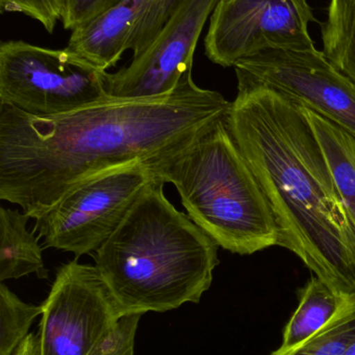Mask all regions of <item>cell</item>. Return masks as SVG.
Returning a JSON list of instances; mask_svg holds the SVG:
<instances>
[{
    "mask_svg": "<svg viewBox=\"0 0 355 355\" xmlns=\"http://www.w3.org/2000/svg\"><path fill=\"white\" fill-rule=\"evenodd\" d=\"M231 102L191 72L150 99H110L52 116L0 105V198L37 219L69 190L106 171L151 166L229 114Z\"/></svg>",
    "mask_w": 355,
    "mask_h": 355,
    "instance_id": "1",
    "label": "cell"
},
{
    "mask_svg": "<svg viewBox=\"0 0 355 355\" xmlns=\"http://www.w3.org/2000/svg\"><path fill=\"white\" fill-rule=\"evenodd\" d=\"M229 130L274 215L279 246L333 291L355 295V229L304 108L236 70Z\"/></svg>",
    "mask_w": 355,
    "mask_h": 355,
    "instance_id": "2",
    "label": "cell"
},
{
    "mask_svg": "<svg viewBox=\"0 0 355 355\" xmlns=\"http://www.w3.org/2000/svg\"><path fill=\"white\" fill-rule=\"evenodd\" d=\"M165 184L154 178L91 254L120 316L198 304L220 262L219 244L167 200Z\"/></svg>",
    "mask_w": 355,
    "mask_h": 355,
    "instance_id": "3",
    "label": "cell"
},
{
    "mask_svg": "<svg viewBox=\"0 0 355 355\" xmlns=\"http://www.w3.org/2000/svg\"><path fill=\"white\" fill-rule=\"evenodd\" d=\"M226 116L150 168L158 179L175 186L190 218L220 248L248 256L279 246V233Z\"/></svg>",
    "mask_w": 355,
    "mask_h": 355,
    "instance_id": "4",
    "label": "cell"
},
{
    "mask_svg": "<svg viewBox=\"0 0 355 355\" xmlns=\"http://www.w3.org/2000/svg\"><path fill=\"white\" fill-rule=\"evenodd\" d=\"M106 74L68 47L2 42L0 105L37 116L67 114L110 99Z\"/></svg>",
    "mask_w": 355,
    "mask_h": 355,
    "instance_id": "5",
    "label": "cell"
},
{
    "mask_svg": "<svg viewBox=\"0 0 355 355\" xmlns=\"http://www.w3.org/2000/svg\"><path fill=\"white\" fill-rule=\"evenodd\" d=\"M154 178L145 164L90 178L35 219L33 231L43 238L45 248L71 252L76 258L92 254L118 229Z\"/></svg>",
    "mask_w": 355,
    "mask_h": 355,
    "instance_id": "6",
    "label": "cell"
},
{
    "mask_svg": "<svg viewBox=\"0 0 355 355\" xmlns=\"http://www.w3.org/2000/svg\"><path fill=\"white\" fill-rule=\"evenodd\" d=\"M306 0H219L204 39L206 55L223 68L272 48L308 49L315 43Z\"/></svg>",
    "mask_w": 355,
    "mask_h": 355,
    "instance_id": "7",
    "label": "cell"
},
{
    "mask_svg": "<svg viewBox=\"0 0 355 355\" xmlns=\"http://www.w3.org/2000/svg\"><path fill=\"white\" fill-rule=\"evenodd\" d=\"M42 310V355H90L121 317L95 265L79 258L56 270Z\"/></svg>",
    "mask_w": 355,
    "mask_h": 355,
    "instance_id": "8",
    "label": "cell"
},
{
    "mask_svg": "<svg viewBox=\"0 0 355 355\" xmlns=\"http://www.w3.org/2000/svg\"><path fill=\"white\" fill-rule=\"evenodd\" d=\"M235 70L324 116L355 137V83L316 47L265 50L238 62Z\"/></svg>",
    "mask_w": 355,
    "mask_h": 355,
    "instance_id": "9",
    "label": "cell"
},
{
    "mask_svg": "<svg viewBox=\"0 0 355 355\" xmlns=\"http://www.w3.org/2000/svg\"><path fill=\"white\" fill-rule=\"evenodd\" d=\"M219 0H181L154 43L115 73L106 74L113 99L162 97L174 91L193 70L194 52L202 29Z\"/></svg>",
    "mask_w": 355,
    "mask_h": 355,
    "instance_id": "10",
    "label": "cell"
},
{
    "mask_svg": "<svg viewBox=\"0 0 355 355\" xmlns=\"http://www.w3.org/2000/svg\"><path fill=\"white\" fill-rule=\"evenodd\" d=\"M140 10L139 0H125L72 31L67 47L100 70L113 68L133 47Z\"/></svg>",
    "mask_w": 355,
    "mask_h": 355,
    "instance_id": "11",
    "label": "cell"
},
{
    "mask_svg": "<svg viewBox=\"0 0 355 355\" xmlns=\"http://www.w3.org/2000/svg\"><path fill=\"white\" fill-rule=\"evenodd\" d=\"M31 217L18 210L0 208V282L17 279L35 273L47 279L43 248L35 232L28 231Z\"/></svg>",
    "mask_w": 355,
    "mask_h": 355,
    "instance_id": "12",
    "label": "cell"
},
{
    "mask_svg": "<svg viewBox=\"0 0 355 355\" xmlns=\"http://www.w3.org/2000/svg\"><path fill=\"white\" fill-rule=\"evenodd\" d=\"M299 306L283 331V343L273 354H283L320 331L339 310L348 295L337 293L313 275L300 290Z\"/></svg>",
    "mask_w": 355,
    "mask_h": 355,
    "instance_id": "13",
    "label": "cell"
},
{
    "mask_svg": "<svg viewBox=\"0 0 355 355\" xmlns=\"http://www.w3.org/2000/svg\"><path fill=\"white\" fill-rule=\"evenodd\" d=\"M302 108L324 151L355 229V137L324 116Z\"/></svg>",
    "mask_w": 355,
    "mask_h": 355,
    "instance_id": "14",
    "label": "cell"
},
{
    "mask_svg": "<svg viewBox=\"0 0 355 355\" xmlns=\"http://www.w3.org/2000/svg\"><path fill=\"white\" fill-rule=\"evenodd\" d=\"M321 35L325 58L355 83V0H331Z\"/></svg>",
    "mask_w": 355,
    "mask_h": 355,
    "instance_id": "15",
    "label": "cell"
},
{
    "mask_svg": "<svg viewBox=\"0 0 355 355\" xmlns=\"http://www.w3.org/2000/svg\"><path fill=\"white\" fill-rule=\"evenodd\" d=\"M354 341L355 295H348L320 331L285 354L271 355H344Z\"/></svg>",
    "mask_w": 355,
    "mask_h": 355,
    "instance_id": "16",
    "label": "cell"
},
{
    "mask_svg": "<svg viewBox=\"0 0 355 355\" xmlns=\"http://www.w3.org/2000/svg\"><path fill=\"white\" fill-rule=\"evenodd\" d=\"M41 306L22 302L3 283L0 285V355H13L29 335Z\"/></svg>",
    "mask_w": 355,
    "mask_h": 355,
    "instance_id": "17",
    "label": "cell"
},
{
    "mask_svg": "<svg viewBox=\"0 0 355 355\" xmlns=\"http://www.w3.org/2000/svg\"><path fill=\"white\" fill-rule=\"evenodd\" d=\"M143 315L121 316L90 355H133L140 319Z\"/></svg>",
    "mask_w": 355,
    "mask_h": 355,
    "instance_id": "18",
    "label": "cell"
},
{
    "mask_svg": "<svg viewBox=\"0 0 355 355\" xmlns=\"http://www.w3.org/2000/svg\"><path fill=\"white\" fill-rule=\"evenodd\" d=\"M65 0H0L1 12H22L53 33L64 14Z\"/></svg>",
    "mask_w": 355,
    "mask_h": 355,
    "instance_id": "19",
    "label": "cell"
},
{
    "mask_svg": "<svg viewBox=\"0 0 355 355\" xmlns=\"http://www.w3.org/2000/svg\"><path fill=\"white\" fill-rule=\"evenodd\" d=\"M125 0H65L62 23L65 29L74 31Z\"/></svg>",
    "mask_w": 355,
    "mask_h": 355,
    "instance_id": "20",
    "label": "cell"
},
{
    "mask_svg": "<svg viewBox=\"0 0 355 355\" xmlns=\"http://www.w3.org/2000/svg\"><path fill=\"white\" fill-rule=\"evenodd\" d=\"M181 0H145L142 23L148 31H162Z\"/></svg>",
    "mask_w": 355,
    "mask_h": 355,
    "instance_id": "21",
    "label": "cell"
},
{
    "mask_svg": "<svg viewBox=\"0 0 355 355\" xmlns=\"http://www.w3.org/2000/svg\"><path fill=\"white\" fill-rule=\"evenodd\" d=\"M13 355H42L38 334H29Z\"/></svg>",
    "mask_w": 355,
    "mask_h": 355,
    "instance_id": "22",
    "label": "cell"
},
{
    "mask_svg": "<svg viewBox=\"0 0 355 355\" xmlns=\"http://www.w3.org/2000/svg\"><path fill=\"white\" fill-rule=\"evenodd\" d=\"M344 355H355V341L352 345L349 346L347 350H346L345 354Z\"/></svg>",
    "mask_w": 355,
    "mask_h": 355,
    "instance_id": "23",
    "label": "cell"
}]
</instances>
